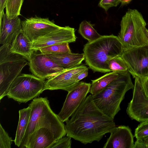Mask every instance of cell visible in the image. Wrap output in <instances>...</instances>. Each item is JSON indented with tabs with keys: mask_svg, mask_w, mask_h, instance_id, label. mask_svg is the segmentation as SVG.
I'll list each match as a JSON object with an SVG mask.
<instances>
[{
	"mask_svg": "<svg viewBox=\"0 0 148 148\" xmlns=\"http://www.w3.org/2000/svg\"><path fill=\"white\" fill-rule=\"evenodd\" d=\"M66 136L84 144L100 140L116 127L114 119L102 112L90 95L66 121Z\"/></svg>",
	"mask_w": 148,
	"mask_h": 148,
	"instance_id": "6da1fadb",
	"label": "cell"
},
{
	"mask_svg": "<svg viewBox=\"0 0 148 148\" xmlns=\"http://www.w3.org/2000/svg\"><path fill=\"white\" fill-rule=\"evenodd\" d=\"M31 108L29 120L19 147L24 148L29 136L35 130L45 128L56 140L66 135L65 125L50 108L47 97L35 98L29 104Z\"/></svg>",
	"mask_w": 148,
	"mask_h": 148,
	"instance_id": "7a4b0ae2",
	"label": "cell"
},
{
	"mask_svg": "<svg viewBox=\"0 0 148 148\" xmlns=\"http://www.w3.org/2000/svg\"><path fill=\"white\" fill-rule=\"evenodd\" d=\"M124 50L117 36L103 35L85 44L83 49L85 62L93 72H110L107 64L112 58L122 55Z\"/></svg>",
	"mask_w": 148,
	"mask_h": 148,
	"instance_id": "3957f363",
	"label": "cell"
},
{
	"mask_svg": "<svg viewBox=\"0 0 148 148\" xmlns=\"http://www.w3.org/2000/svg\"><path fill=\"white\" fill-rule=\"evenodd\" d=\"M119 76L99 93L92 95L97 106L104 114L114 119L121 110L120 104L126 92L134 88L128 70Z\"/></svg>",
	"mask_w": 148,
	"mask_h": 148,
	"instance_id": "277c9868",
	"label": "cell"
},
{
	"mask_svg": "<svg viewBox=\"0 0 148 148\" xmlns=\"http://www.w3.org/2000/svg\"><path fill=\"white\" fill-rule=\"evenodd\" d=\"M146 25L142 14L138 10H128L122 18L117 36L124 50L148 45L144 30Z\"/></svg>",
	"mask_w": 148,
	"mask_h": 148,
	"instance_id": "5b68a950",
	"label": "cell"
},
{
	"mask_svg": "<svg viewBox=\"0 0 148 148\" xmlns=\"http://www.w3.org/2000/svg\"><path fill=\"white\" fill-rule=\"evenodd\" d=\"M11 44L0 47V100L7 96L9 88L29 61L23 56L12 52Z\"/></svg>",
	"mask_w": 148,
	"mask_h": 148,
	"instance_id": "8992f818",
	"label": "cell"
},
{
	"mask_svg": "<svg viewBox=\"0 0 148 148\" xmlns=\"http://www.w3.org/2000/svg\"><path fill=\"white\" fill-rule=\"evenodd\" d=\"M45 82L33 74H21L11 84L7 96L19 103H26L45 90Z\"/></svg>",
	"mask_w": 148,
	"mask_h": 148,
	"instance_id": "52a82bcc",
	"label": "cell"
},
{
	"mask_svg": "<svg viewBox=\"0 0 148 148\" xmlns=\"http://www.w3.org/2000/svg\"><path fill=\"white\" fill-rule=\"evenodd\" d=\"M121 57L133 78L143 79L148 77V45L124 50Z\"/></svg>",
	"mask_w": 148,
	"mask_h": 148,
	"instance_id": "ba28073f",
	"label": "cell"
},
{
	"mask_svg": "<svg viewBox=\"0 0 148 148\" xmlns=\"http://www.w3.org/2000/svg\"><path fill=\"white\" fill-rule=\"evenodd\" d=\"M134 78L132 98L128 104L126 112L132 119L141 122L148 120V98L144 93L140 79Z\"/></svg>",
	"mask_w": 148,
	"mask_h": 148,
	"instance_id": "9c48e42d",
	"label": "cell"
},
{
	"mask_svg": "<svg viewBox=\"0 0 148 148\" xmlns=\"http://www.w3.org/2000/svg\"><path fill=\"white\" fill-rule=\"evenodd\" d=\"M91 84L79 82L68 92L63 106L57 114L63 122L68 120L90 92Z\"/></svg>",
	"mask_w": 148,
	"mask_h": 148,
	"instance_id": "30bf717a",
	"label": "cell"
},
{
	"mask_svg": "<svg viewBox=\"0 0 148 148\" xmlns=\"http://www.w3.org/2000/svg\"><path fill=\"white\" fill-rule=\"evenodd\" d=\"M34 51L29 61L30 71L33 74L45 80L64 69L46 54Z\"/></svg>",
	"mask_w": 148,
	"mask_h": 148,
	"instance_id": "8fae6325",
	"label": "cell"
},
{
	"mask_svg": "<svg viewBox=\"0 0 148 148\" xmlns=\"http://www.w3.org/2000/svg\"><path fill=\"white\" fill-rule=\"evenodd\" d=\"M21 24L22 31L32 42L61 27L48 18L37 16L25 19Z\"/></svg>",
	"mask_w": 148,
	"mask_h": 148,
	"instance_id": "7c38bea8",
	"label": "cell"
},
{
	"mask_svg": "<svg viewBox=\"0 0 148 148\" xmlns=\"http://www.w3.org/2000/svg\"><path fill=\"white\" fill-rule=\"evenodd\" d=\"M88 68L84 65L68 69L48 79L45 81L44 90H62L68 92L78 82L75 79V76Z\"/></svg>",
	"mask_w": 148,
	"mask_h": 148,
	"instance_id": "4fadbf2b",
	"label": "cell"
},
{
	"mask_svg": "<svg viewBox=\"0 0 148 148\" xmlns=\"http://www.w3.org/2000/svg\"><path fill=\"white\" fill-rule=\"evenodd\" d=\"M75 29L69 27H61L59 29L32 42V48L37 51L42 48L64 42H74L77 37Z\"/></svg>",
	"mask_w": 148,
	"mask_h": 148,
	"instance_id": "5bb4252c",
	"label": "cell"
},
{
	"mask_svg": "<svg viewBox=\"0 0 148 148\" xmlns=\"http://www.w3.org/2000/svg\"><path fill=\"white\" fill-rule=\"evenodd\" d=\"M110 133L103 148H134V136L128 126L116 127Z\"/></svg>",
	"mask_w": 148,
	"mask_h": 148,
	"instance_id": "9a60e30c",
	"label": "cell"
},
{
	"mask_svg": "<svg viewBox=\"0 0 148 148\" xmlns=\"http://www.w3.org/2000/svg\"><path fill=\"white\" fill-rule=\"evenodd\" d=\"M0 43L11 44L22 30V21L18 17L10 19L4 12L0 14Z\"/></svg>",
	"mask_w": 148,
	"mask_h": 148,
	"instance_id": "2e32d148",
	"label": "cell"
},
{
	"mask_svg": "<svg viewBox=\"0 0 148 148\" xmlns=\"http://www.w3.org/2000/svg\"><path fill=\"white\" fill-rule=\"evenodd\" d=\"M56 140L51 131L41 128L29 136L24 148H49Z\"/></svg>",
	"mask_w": 148,
	"mask_h": 148,
	"instance_id": "e0dca14e",
	"label": "cell"
},
{
	"mask_svg": "<svg viewBox=\"0 0 148 148\" xmlns=\"http://www.w3.org/2000/svg\"><path fill=\"white\" fill-rule=\"evenodd\" d=\"M10 49L12 52L24 56L28 61L34 51L32 48V42L22 30L12 43Z\"/></svg>",
	"mask_w": 148,
	"mask_h": 148,
	"instance_id": "ac0fdd59",
	"label": "cell"
},
{
	"mask_svg": "<svg viewBox=\"0 0 148 148\" xmlns=\"http://www.w3.org/2000/svg\"><path fill=\"white\" fill-rule=\"evenodd\" d=\"M58 64L65 69L74 67L81 64L84 60V53H71L45 54Z\"/></svg>",
	"mask_w": 148,
	"mask_h": 148,
	"instance_id": "d6986e66",
	"label": "cell"
},
{
	"mask_svg": "<svg viewBox=\"0 0 148 148\" xmlns=\"http://www.w3.org/2000/svg\"><path fill=\"white\" fill-rule=\"evenodd\" d=\"M31 111L28 106L19 111V119L14 141L15 145L20 147L28 123Z\"/></svg>",
	"mask_w": 148,
	"mask_h": 148,
	"instance_id": "ffe728a7",
	"label": "cell"
},
{
	"mask_svg": "<svg viewBox=\"0 0 148 148\" xmlns=\"http://www.w3.org/2000/svg\"><path fill=\"white\" fill-rule=\"evenodd\" d=\"M119 75V73L110 72L96 79L91 80L90 93L92 95L99 93L117 78Z\"/></svg>",
	"mask_w": 148,
	"mask_h": 148,
	"instance_id": "44dd1931",
	"label": "cell"
},
{
	"mask_svg": "<svg viewBox=\"0 0 148 148\" xmlns=\"http://www.w3.org/2000/svg\"><path fill=\"white\" fill-rule=\"evenodd\" d=\"M94 24L90 21L84 20L79 25L78 33L88 42H92L100 38L102 35L99 34L93 27Z\"/></svg>",
	"mask_w": 148,
	"mask_h": 148,
	"instance_id": "7402d4cb",
	"label": "cell"
},
{
	"mask_svg": "<svg viewBox=\"0 0 148 148\" xmlns=\"http://www.w3.org/2000/svg\"><path fill=\"white\" fill-rule=\"evenodd\" d=\"M23 0H6L5 5V13L8 17L12 19L20 14Z\"/></svg>",
	"mask_w": 148,
	"mask_h": 148,
	"instance_id": "603a6c76",
	"label": "cell"
},
{
	"mask_svg": "<svg viewBox=\"0 0 148 148\" xmlns=\"http://www.w3.org/2000/svg\"><path fill=\"white\" fill-rule=\"evenodd\" d=\"M39 51L45 54L71 53L69 43L68 42H64L49 46L40 49Z\"/></svg>",
	"mask_w": 148,
	"mask_h": 148,
	"instance_id": "cb8c5ba5",
	"label": "cell"
},
{
	"mask_svg": "<svg viewBox=\"0 0 148 148\" xmlns=\"http://www.w3.org/2000/svg\"><path fill=\"white\" fill-rule=\"evenodd\" d=\"M107 64L110 72L119 73L128 70L127 64L121 56L112 58L108 62Z\"/></svg>",
	"mask_w": 148,
	"mask_h": 148,
	"instance_id": "d4e9b609",
	"label": "cell"
},
{
	"mask_svg": "<svg viewBox=\"0 0 148 148\" xmlns=\"http://www.w3.org/2000/svg\"><path fill=\"white\" fill-rule=\"evenodd\" d=\"M148 136V120L140 122L135 130L136 140L143 139Z\"/></svg>",
	"mask_w": 148,
	"mask_h": 148,
	"instance_id": "484cf974",
	"label": "cell"
},
{
	"mask_svg": "<svg viewBox=\"0 0 148 148\" xmlns=\"http://www.w3.org/2000/svg\"><path fill=\"white\" fill-rule=\"evenodd\" d=\"M14 141L0 124V148H10Z\"/></svg>",
	"mask_w": 148,
	"mask_h": 148,
	"instance_id": "4316f807",
	"label": "cell"
},
{
	"mask_svg": "<svg viewBox=\"0 0 148 148\" xmlns=\"http://www.w3.org/2000/svg\"><path fill=\"white\" fill-rule=\"evenodd\" d=\"M71 138L67 136H64L57 140L49 148H71Z\"/></svg>",
	"mask_w": 148,
	"mask_h": 148,
	"instance_id": "83f0119b",
	"label": "cell"
},
{
	"mask_svg": "<svg viewBox=\"0 0 148 148\" xmlns=\"http://www.w3.org/2000/svg\"><path fill=\"white\" fill-rule=\"evenodd\" d=\"M120 3V0H100L98 6L107 12L110 8L116 7Z\"/></svg>",
	"mask_w": 148,
	"mask_h": 148,
	"instance_id": "f1b7e54d",
	"label": "cell"
},
{
	"mask_svg": "<svg viewBox=\"0 0 148 148\" xmlns=\"http://www.w3.org/2000/svg\"><path fill=\"white\" fill-rule=\"evenodd\" d=\"M134 148H148V136L143 139L136 140Z\"/></svg>",
	"mask_w": 148,
	"mask_h": 148,
	"instance_id": "f546056e",
	"label": "cell"
},
{
	"mask_svg": "<svg viewBox=\"0 0 148 148\" xmlns=\"http://www.w3.org/2000/svg\"><path fill=\"white\" fill-rule=\"evenodd\" d=\"M88 68L84 70L82 72L76 75L75 77L76 81L78 82L83 78L86 77L88 73Z\"/></svg>",
	"mask_w": 148,
	"mask_h": 148,
	"instance_id": "4dcf8cb0",
	"label": "cell"
},
{
	"mask_svg": "<svg viewBox=\"0 0 148 148\" xmlns=\"http://www.w3.org/2000/svg\"><path fill=\"white\" fill-rule=\"evenodd\" d=\"M141 80L144 93L146 96L148 98V77Z\"/></svg>",
	"mask_w": 148,
	"mask_h": 148,
	"instance_id": "1f68e13d",
	"label": "cell"
},
{
	"mask_svg": "<svg viewBox=\"0 0 148 148\" xmlns=\"http://www.w3.org/2000/svg\"><path fill=\"white\" fill-rule=\"evenodd\" d=\"M6 0H0V14L4 12V10L5 8V5Z\"/></svg>",
	"mask_w": 148,
	"mask_h": 148,
	"instance_id": "d6a6232c",
	"label": "cell"
},
{
	"mask_svg": "<svg viewBox=\"0 0 148 148\" xmlns=\"http://www.w3.org/2000/svg\"><path fill=\"white\" fill-rule=\"evenodd\" d=\"M132 0H120L121 5L124 6L129 4Z\"/></svg>",
	"mask_w": 148,
	"mask_h": 148,
	"instance_id": "836d02e7",
	"label": "cell"
},
{
	"mask_svg": "<svg viewBox=\"0 0 148 148\" xmlns=\"http://www.w3.org/2000/svg\"><path fill=\"white\" fill-rule=\"evenodd\" d=\"M144 32L146 35L147 42H148V30L145 27L144 28Z\"/></svg>",
	"mask_w": 148,
	"mask_h": 148,
	"instance_id": "e575fe53",
	"label": "cell"
}]
</instances>
